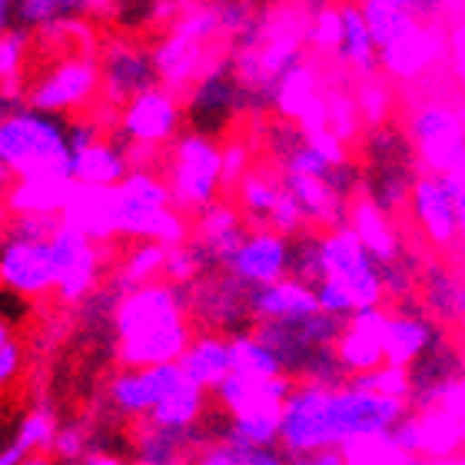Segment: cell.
<instances>
[{
  "label": "cell",
  "instance_id": "6da1fadb",
  "mask_svg": "<svg viewBox=\"0 0 465 465\" xmlns=\"http://www.w3.org/2000/svg\"><path fill=\"white\" fill-rule=\"evenodd\" d=\"M190 296L173 282H150L130 290L114 312L116 359L124 369H153L180 362L193 330H190Z\"/></svg>",
  "mask_w": 465,
  "mask_h": 465
},
{
  "label": "cell",
  "instance_id": "7a4b0ae2",
  "mask_svg": "<svg viewBox=\"0 0 465 465\" xmlns=\"http://www.w3.org/2000/svg\"><path fill=\"white\" fill-rule=\"evenodd\" d=\"M310 10L300 0H270L256 20L230 44L232 74L240 80L250 110L272 107V90L292 64L310 54Z\"/></svg>",
  "mask_w": 465,
  "mask_h": 465
},
{
  "label": "cell",
  "instance_id": "3957f363",
  "mask_svg": "<svg viewBox=\"0 0 465 465\" xmlns=\"http://www.w3.org/2000/svg\"><path fill=\"white\" fill-rule=\"evenodd\" d=\"M392 366L402 379V402L416 412H436L465 389V336L459 326L432 322L419 342Z\"/></svg>",
  "mask_w": 465,
  "mask_h": 465
},
{
  "label": "cell",
  "instance_id": "277c9868",
  "mask_svg": "<svg viewBox=\"0 0 465 465\" xmlns=\"http://www.w3.org/2000/svg\"><path fill=\"white\" fill-rule=\"evenodd\" d=\"M226 44L230 40L223 37L216 0H186L180 17L166 27V34L153 47L160 87H166L176 97H186L206 64L213 60V54Z\"/></svg>",
  "mask_w": 465,
  "mask_h": 465
},
{
  "label": "cell",
  "instance_id": "5b68a950",
  "mask_svg": "<svg viewBox=\"0 0 465 465\" xmlns=\"http://www.w3.org/2000/svg\"><path fill=\"white\" fill-rule=\"evenodd\" d=\"M0 163L10 180L30 176H70V120L24 107L0 120Z\"/></svg>",
  "mask_w": 465,
  "mask_h": 465
},
{
  "label": "cell",
  "instance_id": "8992f818",
  "mask_svg": "<svg viewBox=\"0 0 465 465\" xmlns=\"http://www.w3.org/2000/svg\"><path fill=\"white\" fill-rule=\"evenodd\" d=\"M409 143L416 150L426 173H452L465 156V110L462 100H452L442 90H422L406 107Z\"/></svg>",
  "mask_w": 465,
  "mask_h": 465
},
{
  "label": "cell",
  "instance_id": "52a82bcc",
  "mask_svg": "<svg viewBox=\"0 0 465 465\" xmlns=\"http://www.w3.org/2000/svg\"><path fill=\"white\" fill-rule=\"evenodd\" d=\"M166 186L183 216H200L223 200V143L200 130H183L166 150Z\"/></svg>",
  "mask_w": 465,
  "mask_h": 465
},
{
  "label": "cell",
  "instance_id": "ba28073f",
  "mask_svg": "<svg viewBox=\"0 0 465 465\" xmlns=\"http://www.w3.org/2000/svg\"><path fill=\"white\" fill-rule=\"evenodd\" d=\"M359 173H362V196H369L382 213L396 220L399 213H409L412 186L426 170L419 166L406 130L386 124L366 134V166Z\"/></svg>",
  "mask_w": 465,
  "mask_h": 465
},
{
  "label": "cell",
  "instance_id": "9c48e42d",
  "mask_svg": "<svg viewBox=\"0 0 465 465\" xmlns=\"http://www.w3.org/2000/svg\"><path fill=\"white\" fill-rule=\"evenodd\" d=\"M100 64V100L90 116L107 134H116L120 110L146 90L160 87V74L153 64V50L134 37H107L97 50Z\"/></svg>",
  "mask_w": 465,
  "mask_h": 465
},
{
  "label": "cell",
  "instance_id": "30bf717a",
  "mask_svg": "<svg viewBox=\"0 0 465 465\" xmlns=\"http://www.w3.org/2000/svg\"><path fill=\"white\" fill-rule=\"evenodd\" d=\"M100 100V64L97 54H67L27 80V107L54 114L64 120L84 116Z\"/></svg>",
  "mask_w": 465,
  "mask_h": 465
},
{
  "label": "cell",
  "instance_id": "8fae6325",
  "mask_svg": "<svg viewBox=\"0 0 465 465\" xmlns=\"http://www.w3.org/2000/svg\"><path fill=\"white\" fill-rule=\"evenodd\" d=\"M232 200L250 230H272L290 240L296 232L310 230L306 216L296 206V200L286 193L280 170L272 163L252 166L250 173L242 176V183L232 190Z\"/></svg>",
  "mask_w": 465,
  "mask_h": 465
},
{
  "label": "cell",
  "instance_id": "7c38bea8",
  "mask_svg": "<svg viewBox=\"0 0 465 465\" xmlns=\"http://www.w3.org/2000/svg\"><path fill=\"white\" fill-rule=\"evenodd\" d=\"M186 107L183 114L190 116V130H200V134L213 136L220 126H226L236 114L250 110V100L242 94L240 80L232 74V57H230V44L220 47L213 54V60L206 64V70L200 74L190 94L183 100Z\"/></svg>",
  "mask_w": 465,
  "mask_h": 465
},
{
  "label": "cell",
  "instance_id": "4fadbf2b",
  "mask_svg": "<svg viewBox=\"0 0 465 465\" xmlns=\"http://www.w3.org/2000/svg\"><path fill=\"white\" fill-rule=\"evenodd\" d=\"M50 256H54V272H57L54 296L64 306H84L100 290L104 246L60 220L57 232L50 236Z\"/></svg>",
  "mask_w": 465,
  "mask_h": 465
},
{
  "label": "cell",
  "instance_id": "5bb4252c",
  "mask_svg": "<svg viewBox=\"0 0 465 465\" xmlns=\"http://www.w3.org/2000/svg\"><path fill=\"white\" fill-rule=\"evenodd\" d=\"M70 153L80 186H120L134 170L124 140L107 134L90 114L70 120Z\"/></svg>",
  "mask_w": 465,
  "mask_h": 465
},
{
  "label": "cell",
  "instance_id": "9a60e30c",
  "mask_svg": "<svg viewBox=\"0 0 465 465\" xmlns=\"http://www.w3.org/2000/svg\"><path fill=\"white\" fill-rule=\"evenodd\" d=\"M183 97L170 94L166 87H153L140 94V97H134L120 110L116 136L126 146L166 153L176 136L183 134Z\"/></svg>",
  "mask_w": 465,
  "mask_h": 465
},
{
  "label": "cell",
  "instance_id": "2e32d148",
  "mask_svg": "<svg viewBox=\"0 0 465 465\" xmlns=\"http://www.w3.org/2000/svg\"><path fill=\"white\" fill-rule=\"evenodd\" d=\"M272 110L282 124L300 126L302 134L330 130L326 114V60H316L312 54L292 64L272 90Z\"/></svg>",
  "mask_w": 465,
  "mask_h": 465
},
{
  "label": "cell",
  "instance_id": "e0dca14e",
  "mask_svg": "<svg viewBox=\"0 0 465 465\" xmlns=\"http://www.w3.org/2000/svg\"><path fill=\"white\" fill-rule=\"evenodd\" d=\"M409 220L436 252H449L459 242V200L452 176L422 173L409 196Z\"/></svg>",
  "mask_w": 465,
  "mask_h": 465
},
{
  "label": "cell",
  "instance_id": "ac0fdd59",
  "mask_svg": "<svg viewBox=\"0 0 465 465\" xmlns=\"http://www.w3.org/2000/svg\"><path fill=\"white\" fill-rule=\"evenodd\" d=\"M190 316L220 336H236L250 320V290L236 282L226 270L206 272L193 286H186Z\"/></svg>",
  "mask_w": 465,
  "mask_h": 465
},
{
  "label": "cell",
  "instance_id": "d6986e66",
  "mask_svg": "<svg viewBox=\"0 0 465 465\" xmlns=\"http://www.w3.org/2000/svg\"><path fill=\"white\" fill-rule=\"evenodd\" d=\"M0 286L27 300L57 290L50 240H17L0 232Z\"/></svg>",
  "mask_w": 465,
  "mask_h": 465
},
{
  "label": "cell",
  "instance_id": "ffe728a7",
  "mask_svg": "<svg viewBox=\"0 0 465 465\" xmlns=\"http://www.w3.org/2000/svg\"><path fill=\"white\" fill-rule=\"evenodd\" d=\"M153 379V412L146 422L163 429H180V432H193L206 412V392L196 382L186 379L180 362L150 369Z\"/></svg>",
  "mask_w": 465,
  "mask_h": 465
},
{
  "label": "cell",
  "instance_id": "44dd1931",
  "mask_svg": "<svg viewBox=\"0 0 465 465\" xmlns=\"http://www.w3.org/2000/svg\"><path fill=\"white\" fill-rule=\"evenodd\" d=\"M246 290H260L290 276V236L272 230H250L223 266Z\"/></svg>",
  "mask_w": 465,
  "mask_h": 465
},
{
  "label": "cell",
  "instance_id": "7402d4cb",
  "mask_svg": "<svg viewBox=\"0 0 465 465\" xmlns=\"http://www.w3.org/2000/svg\"><path fill=\"white\" fill-rule=\"evenodd\" d=\"M292 386H296V382H292L290 376L250 379V376L230 372V379L216 389L213 399H216V406L226 412V419L252 416V412H282Z\"/></svg>",
  "mask_w": 465,
  "mask_h": 465
},
{
  "label": "cell",
  "instance_id": "603a6c76",
  "mask_svg": "<svg viewBox=\"0 0 465 465\" xmlns=\"http://www.w3.org/2000/svg\"><path fill=\"white\" fill-rule=\"evenodd\" d=\"M246 232H250V226H246L242 213L230 200H220L200 216H193V242L203 250L206 262L216 266V270H223L226 260L236 252V246L242 242Z\"/></svg>",
  "mask_w": 465,
  "mask_h": 465
},
{
  "label": "cell",
  "instance_id": "cb8c5ba5",
  "mask_svg": "<svg viewBox=\"0 0 465 465\" xmlns=\"http://www.w3.org/2000/svg\"><path fill=\"white\" fill-rule=\"evenodd\" d=\"M74 190H77V180L70 176L10 180V186L4 190V210L7 216H64Z\"/></svg>",
  "mask_w": 465,
  "mask_h": 465
},
{
  "label": "cell",
  "instance_id": "d4e9b609",
  "mask_svg": "<svg viewBox=\"0 0 465 465\" xmlns=\"http://www.w3.org/2000/svg\"><path fill=\"white\" fill-rule=\"evenodd\" d=\"M312 312H320L316 292L310 286H302V282L290 280V276L280 282H270V286H260V290H250L252 326L302 320V316H312Z\"/></svg>",
  "mask_w": 465,
  "mask_h": 465
},
{
  "label": "cell",
  "instance_id": "484cf974",
  "mask_svg": "<svg viewBox=\"0 0 465 465\" xmlns=\"http://www.w3.org/2000/svg\"><path fill=\"white\" fill-rule=\"evenodd\" d=\"M67 226L80 230L94 242L116 240V186H80L70 196L67 210L60 216Z\"/></svg>",
  "mask_w": 465,
  "mask_h": 465
},
{
  "label": "cell",
  "instance_id": "4316f807",
  "mask_svg": "<svg viewBox=\"0 0 465 465\" xmlns=\"http://www.w3.org/2000/svg\"><path fill=\"white\" fill-rule=\"evenodd\" d=\"M180 369L186 372L190 382L203 389V392H216L232 372V356H230V336L220 332H196L186 352L180 356Z\"/></svg>",
  "mask_w": 465,
  "mask_h": 465
},
{
  "label": "cell",
  "instance_id": "83f0119b",
  "mask_svg": "<svg viewBox=\"0 0 465 465\" xmlns=\"http://www.w3.org/2000/svg\"><path fill=\"white\" fill-rule=\"evenodd\" d=\"M340 20L342 37L336 64L346 70L349 77H369L379 70V50L372 40V30L366 24V14L359 7V0H340Z\"/></svg>",
  "mask_w": 465,
  "mask_h": 465
},
{
  "label": "cell",
  "instance_id": "f1b7e54d",
  "mask_svg": "<svg viewBox=\"0 0 465 465\" xmlns=\"http://www.w3.org/2000/svg\"><path fill=\"white\" fill-rule=\"evenodd\" d=\"M200 452V439L193 432L163 429L153 422H140L134 436V465H190Z\"/></svg>",
  "mask_w": 465,
  "mask_h": 465
},
{
  "label": "cell",
  "instance_id": "f546056e",
  "mask_svg": "<svg viewBox=\"0 0 465 465\" xmlns=\"http://www.w3.org/2000/svg\"><path fill=\"white\" fill-rule=\"evenodd\" d=\"M114 7V0H17V24L30 30L34 37L50 34V30L74 24L84 17H100Z\"/></svg>",
  "mask_w": 465,
  "mask_h": 465
},
{
  "label": "cell",
  "instance_id": "4dcf8cb0",
  "mask_svg": "<svg viewBox=\"0 0 465 465\" xmlns=\"http://www.w3.org/2000/svg\"><path fill=\"white\" fill-rule=\"evenodd\" d=\"M107 399L116 416L124 419H150L153 412V379L150 369H120L107 386Z\"/></svg>",
  "mask_w": 465,
  "mask_h": 465
},
{
  "label": "cell",
  "instance_id": "1f68e13d",
  "mask_svg": "<svg viewBox=\"0 0 465 465\" xmlns=\"http://www.w3.org/2000/svg\"><path fill=\"white\" fill-rule=\"evenodd\" d=\"M163 266H166V246L150 240H136L130 250L124 252V260L116 266L114 282H120L126 292L140 290V286H150V282L163 280Z\"/></svg>",
  "mask_w": 465,
  "mask_h": 465
},
{
  "label": "cell",
  "instance_id": "d6a6232c",
  "mask_svg": "<svg viewBox=\"0 0 465 465\" xmlns=\"http://www.w3.org/2000/svg\"><path fill=\"white\" fill-rule=\"evenodd\" d=\"M282 412H252V416L226 419L220 442L230 449H270L280 446Z\"/></svg>",
  "mask_w": 465,
  "mask_h": 465
},
{
  "label": "cell",
  "instance_id": "836d02e7",
  "mask_svg": "<svg viewBox=\"0 0 465 465\" xmlns=\"http://www.w3.org/2000/svg\"><path fill=\"white\" fill-rule=\"evenodd\" d=\"M352 94H356V107L366 130H379L389 124L392 107H396V94H392V80L382 70L369 74V77H352Z\"/></svg>",
  "mask_w": 465,
  "mask_h": 465
},
{
  "label": "cell",
  "instance_id": "e575fe53",
  "mask_svg": "<svg viewBox=\"0 0 465 465\" xmlns=\"http://www.w3.org/2000/svg\"><path fill=\"white\" fill-rule=\"evenodd\" d=\"M230 356H232V372L250 379H276L286 376L280 366V359L256 332H236L230 336Z\"/></svg>",
  "mask_w": 465,
  "mask_h": 465
},
{
  "label": "cell",
  "instance_id": "d590c367",
  "mask_svg": "<svg viewBox=\"0 0 465 465\" xmlns=\"http://www.w3.org/2000/svg\"><path fill=\"white\" fill-rule=\"evenodd\" d=\"M340 37H342L340 4H326V7L312 10L310 14V34H306V44H310L312 57L326 60V64H336Z\"/></svg>",
  "mask_w": 465,
  "mask_h": 465
},
{
  "label": "cell",
  "instance_id": "8d00e7d4",
  "mask_svg": "<svg viewBox=\"0 0 465 465\" xmlns=\"http://www.w3.org/2000/svg\"><path fill=\"white\" fill-rule=\"evenodd\" d=\"M30 50H34V34L20 24L0 34V87L4 84H27Z\"/></svg>",
  "mask_w": 465,
  "mask_h": 465
},
{
  "label": "cell",
  "instance_id": "74e56055",
  "mask_svg": "<svg viewBox=\"0 0 465 465\" xmlns=\"http://www.w3.org/2000/svg\"><path fill=\"white\" fill-rule=\"evenodd\" d=\"M57 432H60V426H57V416H54L50 402H37V406L24 416V422H20L17 442L27 449V452H34V456H44L47 449H54Z\"/></svg>",
  "mask_w": 465,
  "mask_h": 465
},
{
  "label": "cell",
  "instance_id": "f35d334b",
  "mask_svg": "<svg viewBox=\"0 0 465 465\" xmlns=\"http://www.w3.org/2000/svg\"><path fill=\"white\" fill-rule=\"evenodd\" d=\"M210 272V262H206L203 250L196 246L193 240L183 242V246H173L166 250V266H163V280L173 282V286H193L200 276Z\"/></svg>",
  "mask_w": 465,
  "mask_h": 465
},
{
  "label": "cell",
  "instance_id": "ab89813d",
  "mask_svg": "<svg viewBox=\"0 0 465 465\" xmlns=\"http://www.w3.org/2000/svg\"><path fill=\"white\" fill-rule=\"evenodd\" d=\"M256 160H252V146L240 136H232L223 143V193H232L242 183V176L250 173Z\"/></svg>",
  "mask_w": 465,
  "mask_h": 465
},
{
  "label": "cell",
  "instance_id": "60d3db41",
  "mask_svg": "<svg viewBox=\"0 0 465 465\" xmlns=\"http://www.w3.org/2000/svg\"><path fill=\"white\" fill-rule=\"evenodd\" d=\"M57 459H64L67 465H80L84 456L90 452L87 446V429L84 426H64L54 439V449H50Z\"/></svg>",
  "mask_w": 465,
  "mask_h": 465
},
{
  "label": "cell",
  "instance_id": "b9f144b4",
  "mask_svg": "<svg viewBox=\"0 0 465 465\" xmlns=\"http://www.w3.org/2000/svg\"><path fill=\"white\" fill-rule=\"evenodd\" d=\"M236 465H290V456L280 446L270 449H232Z\"/></svg>",
  "mask_w": 465,
  "mask_h": 465
},
{
  "label": "cell",
  "instance_id": "7bdbcfd3",
  "mask_svg": "<svg viewBox=\"0 0 465 465\" xmlns=\"http://www.w3.org/2000/svg\"><path fill=\"white\" fill-rule=\"evenodd\" d=\"M20 366H24V352H20L17 342H10L7 349H0V392L20 376Z\"/></svg>",
  "mask_w": 465,
  "mask_h": 465
},
{
  "label": "cell",
  "instance_id": "ee69618b",
  "mask_svg": "<svg viewBox=\"0 0 465 465\" xmlns=\"http://www.w3.org/2000/svg\"><path fill=\"white\" fill-rule=\"evenodd\" d=\"M190 465H236V452L226 442H210V446H200Z\"/></svg>",
  "mask_w": 465,
  "mask_h": 465
},
{
  "label": "cell",
  "instance_id": "f6af8a7d",
  "mask_svg": "<svg viewBox=\"0 0 465 465\" xmlns=\"http://www.w3.org/2000/svg\"><path fill=\"white\" fill-rule=\"evenodd\" d=\"M290 465H346L342 449H320L310 456H290Z\"/></svg>",
  "mask_w": 465,
  "mask_h": 465
},
{
  "label": "cell",
  "instance_id": "bcb514c9",
  "mask_svg": "<svg viewBox=\"0 0 465 465\" xmlns=\"http://www.w3.org/2000/svg\"><path fill=\"white\" fill-rule=\"evenodd\" d=\"M30 456H34V452H27V449H24V446L17 442V439H14L10 446L0 449V465H24Z\"/></svg>",
  "mask_w": 465,
  "mask_h": 465
},
{
  "label": "cell",
  "instance_id": "7dc6e473",
  "mask_svg": "<svg viewBox=\"0 0 465 465\" xmlns=\"http://www.w3.org/2000/svg\"><path fill=\"white\" fill-rule=\"evenodd\" d=\"M80 465H134V462H126L124 456H114V452H104V449H90Z\"/></svg>",
  "mask_w": 465,
  "mask_h": 465
},
{
  "label": "cell",
  "instance_id": "c3c4849f",
  "mask_svg": "<svg viewBox=\"0 0 465 465\" xmlns=\"http://www.w3.org/2000/svg\"><path fill=\"white\" fill-rule=\"evenodd\" d=\"M17 27V0H0V34Z\"/></svg>",
  "mask_w": 465,
  "mask_h": 465
},
{
  "label": "cell",
  "instance_id": "681fc988",
  "mask_svg": "<svg viewBox=\"0 0 465 465\" xmlns=\"http://www.w3.org/2000/svg\"><path fill=\"white\" fill-rule=\"evenodd\" d=\"M14 342V330H10V322L0 316V349H7Z\"/></svg>",
  "mask_w": 465,
  "mask_h": 465
},
{
  "label": "cell",
  "instance_id": "f907efd6",
  "mask_svg": "<svg viewBox=\"0 0 465 465\" xmlns=\"http://www.w3.org/2000/svg\"><path fill=\"white\" fill-rule=\"evenodd\" d=\"M10 186V176L4 173V163H0V203H4V190Z\"/></svg>",
  "mask_w": 465,
  "mask_h": 465
},
{
  "label": "cell",
  "instance_id": "816d5d0a",
  "mask_svg": "<svg viewBox=\"0 0 465 465\" xmlns=\"http://www.w3.org/2000/svg\"><path fill=\"white\" fill-rule=\"evenodd\" d=\"M24 465H47V459H44V456H30Z\"/></svg>",
  "mask_w": 465,
  "mask_h": 465
},
{
  "label": "cell",
  "instance_id": "f5cc1de1",
  "mask_svg": "<svg viewBox=\"0 0 465 465\" xmlns=\"http://www.w3.org/2000/svg\"><path fill=\"white\" fill-rule=\"evenodd\" d=\"M459 20H465V0H459Z\"/></svg>",
  "mask_w": 465,
  "mask_h": 465
}]
</instances>
